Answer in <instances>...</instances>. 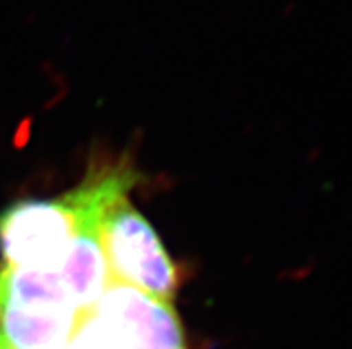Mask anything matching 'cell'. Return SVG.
I'll list each match as a JSON object with an SVG mask.
<instances>
[{
    "mask_svg": "<svg viewBox=\"0 0 352 349\" xmlns=\"http://www.w3.org/2000/svg\"><path fill=\"white\" fill-rule=\"evenodd\" d=\"M98 225L80 232L68 248L58 271L77 312L94 310L109 285V273L98 241Z\"/></svg>",
    "mask_w": 352,
    "mask_h": 349,
    "instance_id": "5b68a950",
    "label": "cell"
},
{
    "mask_svg": "<svg viewBox=\"0 0 352 349\" xmlns=\"http://www.w3.org/2000/svg\"><path fill=\"white\" fill-rule=\"evenodd\" d=\"M0 349H2V348H0Z\"/></svg>",
    "mask_w": 352,
    "mask_h": 349,
    "instance_id": "52a82bcc",
    "label": "cell"
},
{
    "mask_svg": "<svg viewBox=\"0 0 352 349\" xmlns=\"http://www.w3.org/2000/svg\"><path fill=\"white\" fill-rule=\"evenodd\" d=\"M79 317L76 310L23 305L0 292V348L59 349L70 339Z\"/></svg>",
    "mask_w": 352,
    "mask_h": 349,
    "instance_id": "277c9868",
    "label": "cell"
},
{
    "mask_svg": "<svg viewBox=\"0 0 352 349\" xmlns=\"http://www.w3.org/2000/svg\"><path fill=\"white\" fill-rule=\"evenodd\" d=\"M59 349H115L94 310L80 314L76 330Z\"/></svg>",
    "mask_w": 352,
    "mask_h": 349,
    "instance_id": "8992f818",
    "label": "cell"
},
{
    "mask_svg": "<svg viewBox=\"0 0 352 349\" xmlns=\"http://www.w3.org/2000/svg\"><path fill=\"white\" fill-rule=\"evenodd\" d=\"M138 175L129 164L91 169L85 182L50 200H20L0 213V253L6 265L58 269L72 241L125 198Z\"/></svg>",
    "mask_w": 352,
    "mask_h": 349,
    "instance_id": "6da1fadb",
    "label": "cell"
},
{
    "mask_svg": "<svg viewBox=\"0 0 352 349\" xmlns=\"http://www.w3.org/2000/svg\"><path fill=\"white\" fill-rule=\"evenodd\" d=\"M94 312L115 349H186L183 324L172 301L109 282Z\"/></svg>",
    "mask_w": 352,
    "mask_h": 349,
    "instance_id": "3957f363",
    "label": "cell"
},
{
    "mask_svg": "<svg viewBox=\"0 0 352 349\" xmlns=\"http://www.w3.org/2000/svg\"><path fill=\"white\" fill-rule=\"evenodd\" d=\"M98 241L109 282L125 283L172 301L177 289V269L151 223L129 204L127 196L104 213Z\"/></svg>",
    "mask_w": 352,
    "mask_h": 349,
    "instance_id": "7a4b0ae2",
    "label": "cell"
}]
</instances>
